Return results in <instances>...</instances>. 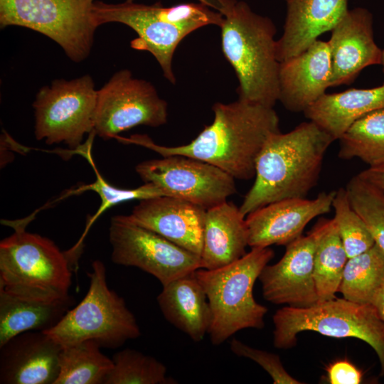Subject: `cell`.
Segmentation results:
<instances>
[{
	"instance_id": "cell-11",
	"label": "cell",
	"mask_w": 384,
	"mask_h": 384,
	"mask_svg": "<svg viewBox=\"0 0 384 384\" xmlns=\"http://www.w3.org/2000/svg\"><path fill=\"white\" fill-rule=\"evenodd\" d=\"M109 240L114 264L137 267L162 286L201 267L199 255L136 223L129 215L111 218Z\"/></svg>"
},
{
	"instance_id": "cell-4",
	"label": "cell",
	"mask_w": 384,
	"mask_h": 384,
	"mask_svg": "<svg viewBox=\"0 0 384 384\" xmlns=\"http://www.w3.org/2000/svg\"><path fill=\"white\" fill-rule=\"evenodd\" d=\"M94 12L99 26L117 22L132 28L138 37L132 41L131 46L152 54L164 76L173 84L176 77L172 60L180 42L199 28L219 26L223 20L220 13L200 2L165 7L159 4H137L133 0L119 4L95 1Z\"/></svg>"
},
{
	"instance_id": "cell-29",
	"label": "cell",
	"mask_w": 384,
	"mask_h": 384,
	"mask_svg": "<svg viewBox=\"0 0 384 384\" xmlns=\"http://www.w3.org/2000/svg\"><path fill=\"white\" fill-rule=\"evenodd\" d=\"M113 368L105 384H174L166 375V366L152 356L126 348L113 357Z\"/></svg>"
},
{
	"instance_id": "cell-18",
	"label": "cell",
	"mask_w": 384,
	"mask_h": 384,
	"mask_svg": "<svg viewBox=\"0 0 384 384\" xmlns=\"http://www.w3.org/2000/svg\"><path fill=\"white\" fill-rule=\"evenodd\" d=\"M1 384H54L61 347L43 331H27L0 347Z\"/></svg>"
},
{
	"instance_id": "cell-15",
	"label": "cell",
	"mask_w": 384,
	"mask_h": 384,
	"mask_svg": "<svg viewBox=\"0 0 384 384\" xmlns=\"http://www.w3.org/2000/svg\"><path fill=\"white\" fill-rule=\"evenodd\" d=\"M336 191H322L313 199L287 198L261 207L245 218L248 246L287 245L316 217L331 211Z\"/></svg>"
},
{
	"instance_id": "cell-30",
	"label": "cell",
	"mask_w": 384,
	"mask_h": 384,
	"mask_svg": "<svg viewBox=\"0 0 384 384\" xmlns=\"http://www.w3.org/2000/svg\"><path fill=\"white\" fill-rule=\"evenodd\" d=\"M334 220L348 258L358 255L375 245L362 218L353 208L345 188H339L332 202Z\"/></svg>"
},
{
	"instance_id": "cell-25",
	"label": "cell",
	"mask_w": 384,
	"mask_h": 384,
	"mask_svg": "<svg viewBox=\"0 0 384 384\" xmlns=\"http://www.w3.org/2000/svg\"><path fill=\"white\" fill-rule=\"evenodd\" d=\"M315 236L314 278L318 302L336 298L348 257L333 218H321L311 229Z\"/></svg>"
},
{
	"instance_id": "cell-6",
	"label": "cell",
	"mask_w": 384,
	"mask_h": 384,
	"mask_svg": "<svg viewBox=\"0 0 384 384\" xmlns=\"http://www.w3.org/2000/svg\"><path fill=\"white\" fill-rule=\"evenodd\" d=\"M274 255L269 247H254L224 267L195 271L210 304L211 323L208 334L213 345L223 343L240 330L264 327L267 309L255 301L253 287Z\"/></svg>"
},
{
	"instance_id": "cell-26",
	"label": "cell",
	"mask_w": 384,
	"mask_h": 384,
	"mask_svg": "<svg viewBox=\"0 0 384 384\" xmlns=\"http://www.w3.org/2000/svg\"><path fill=\"white\" fill-rule=\"evenodd\" d=\"M100 348L92 340L61 348L54 384H105L114 363Z\"/></svg>"
},
{
	"instance_id": "cell-8",
	"label": "cell",
	"mask_w": 384,
	"mask_h": 384,
	"mask_svg": "<svg viewBox=\"0 0 384 384\" xmlns=\"http://www.w3.org/2000/svg\"><path fill=\"white\" fill-rule=\"evenodd\" d=\"M273 343L279 349L295 346L298 334L315 331L333 338H355L376 353L384 376V321L371 304L336 297L308 307L284 306L272 316Z\"/></svg>"
},
{
	"instance_id": "cell-31",
	"label": "cell",
	"mask_w": 384,
	"mask_h": 384,
	"mask_svg": "<svg viewBox=\"0 0 384 384\" xmlns=\"http://www.w3.org/2000/svg\"><path fill=\"white\" fill-rule=\"evenodd\" d=\"M346 190L353 208L362 218L375 244L384 252V191L353 176Z\"/></svg>"
},
{
	"instance_id": "cell-33",
	"label": "cell",
	"mask_w": 384,
	"mask_h": 384,
	"mask_svg": "<svg viewBox=\"0 0 384 384\" xmlns=\"http://www.w3.org/2000/svg\"><path fill=\"white\" fill-rule=\"evenodd\" d=\"M231 351L236 356L249 358L259 364L272 378L274 384H300L284 368L279 356L252 348L236 338L230 343Z\"/></svg>"
},
{
	"instance_id": "cell-16",
	"label": "cell",
	"mask_w": 384,
	"mask_h": 384,
	"mask_svg": "<svg viewBox=\"0 0 384 384\" xmlns=\"http://www.w3.org/2000/svg\"><path fill=\"white\" fill-rule=\"evenodd\" d=\"M371 12L366 8L348 9L331 31L327 42L331 72L330 87L351 84L365 68L381 65L383 50L375 42Z\"/></svg>"
},
{
	"instance_id": "cell-37",
	"label": "cell",
	"mask_w": 384,
	"mask_h": 384,
	"mask_svg": "<svg viewBox=\"0 0 384 384\" xmlns=\"http://www.w3.org/2000/svg\"><path fill=\"white\" fill-rule=\"evenodd\" d=\"M381 65H383V71H384V48L383 49Z\"/></svg>"
},
{
	"instance_id": "cell-38",
	"label": "cell",
	"mask_w": 384,
	"mask_h": 384,
	"mask_svg": "<svg viewBox=\"0 0 384 384\" xmlns=\"http://www.w3.org/2000/svg\"><path fill=\"white\" fill-rule=\"evenodd\" d=\"M285 1H286V2H289V1H290L291 0H285Z\"/></svg>"
},
{
	"instance_id": "cell-21",
	"label": "cell",
	"mask_w": 384,
	"mask_h": 384,
	"mask_svg": "<svg viewBox=\"0 0 384 384\" xmlns=\"http://www.w3.org/2000/svg\"><path fill=\"white\" fill-rule=\"evenodd\" d=\"M245 217L240 208L227 201L206 210L201 268L218 269L246 254L248 231Z\"/></svg>"
},
{
	"instance_id": "cell-1",
	"label": "cell",
	"mask_w": 384,
	"mask_h": 384,
	"mask_svg": "<svg viewBox=\"0 0 384 384\" xmlns=\"http://www.w3.org/2000/svg\"><path fill=\"white\" fill-rule=\"evenodd\" d=\"M213 111V122L185 145H158L144 134L119 139L145 146L162 156L183 155L208 162L234 178H253L257 158L266 140L279 131L277 112L273 107L239 98L228 104L217 102Z\"/></svg>"
},
{
	"instance_id": "cell-20",
	"label": "cell",
	"mask_w": 384,
	"mask_h": 384,
	"mask_svg": "<svg viewBox=\"0 0 384 384\" xmlns=\"http://www.w3.org/2000/svg\"><path fill=\"white\" fill-rule=\"evenodd\" d=\"M348 0H291L287 2L283 33L277 41L279 63L306 50L331 31L348 11Z\"/></svg>"
},
{
	"instance_id": "cell-32",
	"label": "cell",
	"mask_w": 384,
	"mask_h": 384,
	"mask_svg": "<svg viewBox=\"0 0 384 384\" xmlns=\"http://www.w3.org/2000/svg\"><path fill=\"white\" fill-rule=\"evenodd\" d=\"M86 190L95 191L101 198L102 204L97 214L124 201L135 199L140 201L155 196H166L160 188L151 183H145L143 186L134 189L117 188L105 181L98 173L94 183L80 187L78 191Z\"/></svg>"
},
{
	"instance_id": "cell-12",
	"label": "cell",
	"mask_w": 384,
	"mask_h": 384,
	"mask_svg": "<svg viewBox=\"0 0 384 384\" xmlns=\"http://www.w3.org/2000/svg\"><path fill=\"white\" fill-rule=\"evenodd\" d=\"M167 116V103L154 86L121 70L97 90L94 132L109 139L136 126H161Z\"/></svg>"
},
{
	"instance_id": "cell-3",
	"label": "cell",
	"mask_w": 384,
	"mask_h": 384,
	"mask_svg": "<svg viewBox=\"0 0 384 384\" xmlns=\"http://www.w3.org/2000/svg\"><path fill=\"white\" fill-rule=\"evenodd\" d=\"M220 13L222 50L239 82V99L273 107L279 100L276 28L239 0H198Z\"/></svg>"
},
{
	"instance_id": "cell-13",
	"label": "cell",
	"mask_w": 384,
	"mask_h": 384,
	"mask_svg": "<svg viewBox=\"0 0 384 384\" xmlns=\"http://www.w3.org/2000/svg\"><path fill=\"white\" fill-rule=\"evenodd\" d=\"M135 171L145 183L166 196L181 198L206 210L222 203L237 191L235 178L208 162L183 155H171L139 163Z\"/></svg>"
},
{
	"instance_id": "cell-23",
	"label": "cell",
	"mask_w": 384,
	"mask_h": 384,
	"mask_svg": "<svg viewBox=\"0 0 384 384\" xmlns=\"http://www.w3.org/2000/svg\"><path fill=\"white\" fill-rule=\"evenodd\" d=\"M384 107V83L369 89L352 88L324 93L304 112V116L338 139L348 128L367 113Z\"/></svg>"
},
{
	"instance_id": "cell-7",
	"label": "cell",
	"mask_w": 384,
	"mask_h": 384,
	"mask_svg": "<svg viewBox=\"0 0 384 384\" xmlns=\"http://www.w3.org/2000/svg\"><path fill=\"white\" fill-rule=\"evenodd\" d=\"M88 276L90 284L84 298L55 326L43 332L61 348L92 340L101 348L114 349L140 336L134 315L124 299L109 288L102 262L93 261Z\"/></svg>"
},
{
	"instance_id": "cell-5",
	"label": "cell",
	"mask_w": 384,
	"mask_h": 384,
	"mask_svg": "<svg viewBox=\"0 0 384 384\" xmlns=\"http://www.w3.org/2000/svg\"><path fill=\"white\" fill-rule=\"evenodd\" d=\"M25 223L0 242V289L41 302L70 298L73 262L49 238L27 232Z\"/></svg>"
},
{
	"instance_id": "cell-27",
	"label": "cell",
	"mask_w": 384,
	"mask_h": 384,
	"mask_svg": "<svg viewBox=\"0 0 384 384\" xmlns=\"http://www.w3.org/2000/svg\"><path fill=\"white\" fill-rule=\"evenodd\" d=\"M338 140L340 159L358 158L369 167L384 164V107L357 119Z\"/></svg>"
},
{
	"instance_id": "cell-24",
	"label": "cell",
	"mask_w": 384,
	"mask_h": 384,
	"mask_svg": "<svg viewBox=\"0 0 384 384\" xmlns=\"http://www.w3.org/2000/svg\"><path fill=\"white\" fill-rule=\"evenodd\" d=\"M73 303L72 297L53 302L27 300L0 289V347L20 334L50 329Z\"/></svg>"
},
{
	"instance_id": "cell-2",
	"label": "cell",
	"mask_w": 384,
	"mask_h": 384,
	"mask_svg": "<svg viewBox=\"0 0 384 384\" xmlns=\"http://www.w3.org/2000/svg\"><path fill=\"white\" fill-rule=\"evenodd\" d=\"M334 139L314 122L272 134L255 163V180L239 207L243 215L271 203L306 198L319 181Z\"/></svg>"
},
{
	"instance_id": "cell-14",
	"label": "cell",
	"mask_w": 384,
	"mask_h": 384,
	"mask_svg": "<svg viewBox=\"0 0 384 384\" xmlns=\"http://www.w3.org/2000/svg\"><path fill=\"white\" fill-rule=\"evenodd\" d=\"M315 246L311 230L287 244L277 263L263 268L258 279L265 300L294 307H308L318 302L314 278Z\"/></svg>"
},
{
	"instance_id": "cell-34",
	"label": "cell",
	"mask_w": 384,
	"mask_h": 384,
	"mask_svg": "<svg viewBox=\"0 0 384 384\" xmlns=\"http://www.w3.org/2000/svg\"><path fill=\"white\" fill-rule=\"evenodd\" d=\"M328 380L331 384H359L363 373L348 360H339L326 368Z\"/></svg>"
},
{
	"instance_id": "cell-36",
	"label": "cell",
	"mask_w": 384,
	"mask_h": 384,
	"mask_svg": "<svg viewBox=\"0 0 384 384\" xmlns=\"http://www.w3.org/2000/svg\"><path fill=\"white\" fill-rule=\"evenodd\" d=\"M371 304L375 307L380 318L384 321V281L376 292Z\"/></svg>"
},
{
	"instance_id": "cell-10",
	"label": "cell",
	"mask_w": 384,
	"mask_h": 384,
	"mask_svg": "<svg viewBox=\"0 0 384 384\" xmlns=\"http://www.w3.org/2000/svg\"><path fill=\"white\" fill-rule=\"evenodd\" d=\"M97 99V90L89 75L55 80L41 87L33 103L36 139L78 149L84 136L94 132Z\"/></svg>"
},
{
	"instance_id": "cell-9",
	"label": "cell",
	"mask_w": 384,
	"mask_h": 384,
	"mask_svg": "<svg viewBox=\"0 0 384 384\" xmlns=\"http://www.w3.org/2000/svg\"><path fill=\"white\" fill-rule=\"evenodd\" d=\"M95 0H0V25L26 27L57 43L73 61L90 55L99 26Z\"/></svg>"
},
{
	"instance_id": "cell-35",
	"label": "cell",
	"mask_w": 384,
	"mask_h": 384,
	"mask_svg": "<svg viewBox=\"0 0 384 384\" xmlns=\"http://www.w3.org/2000/svg\"><path fill=\"white\" fill-rule=\"evenodd\" d=\"M360 178L384 191V164L368 167L357 174Z\"/></svg>"
},
{
	"instance_id": "cell-28",
	"label": "cell",
	"mask_w": 384,
	"mask_h": 384,
	"mask_svg": "<svg viewBox=\"0 0 384 384\" xmlns=\"http://www.w3.org/2000/svg\"><path fill=\"white\" fill-rule=\"evenodd\" d=\"M384 281V252L375 244L366 252L348 258L338 292L359 304H371Z\"/></svg>"
},
{
	"instance_id": "cell-19",
	"label": "cell",
	"mask_w": 384,
	"mask_h": 384,
	"mask_svg": "<svg viewBox=\"0 0 384 384\" xmlns=\"http://www.w3.org/2000/svg\"><path fill=\"white\" fill-rule=\"evenodd\" d=\"M331 55L327 42L316 40L279 64V100L289 111L304 112L330 87Z\"/></svg>"
},
{
	"instance_id": "cell-22",
	"label": "cell",
	"mask_w": 384,
	"mask_h": 384,
	"mask_svg": "<svg viewBox=\"0 0 384 384\" xmlns=\"http://www.w3.org/2000/svg\"><path fill=\"white\" fill-rule=\"evenodd\" d=\"M156 299L166 321L194 342L204 338L210 326L211 311L195 271L164 285Z\"/></svg>"
},
{
	"instance_id": "cell-17",
	"label": "cell",
	"mask_w": 384,
	"mask_h": 384,
	"mask_svg": "<svg viewBox=\"0 0 384 384\" xmlns=\"http://www.w3.org/2000/svg\"><path fill=\"white\" fill-rule=\"evenodd\" d=\"M206 210L169 196L139 201L129 218L177 245L201 257Z\"/></svg>"
}]
</instances>
